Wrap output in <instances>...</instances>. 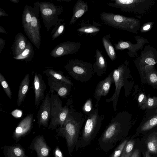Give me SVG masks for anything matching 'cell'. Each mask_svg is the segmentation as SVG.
I'll list each match as a JSON object with an SVG mask.
<instances>
[{"label":"cell","instance_id":"obj_1","mask_svg":"<svg viewBox=\"0 0 157 157\" xmlns=\"http://www.w3.org/2000/svg\"><path fill=\"white\" fill-rule=\"evenodd\" d=\"M87 116L74 108L71 104L67 116L62 126L56 129L57 135L64 138L71 155L76 146L80 130Z\"/></svg>","mask_w":157,"mask_h":157},{"label":"cell","instance_id":"obj_2","mask_svg":"<svg viewBox=\"0 0 157 157\" xmlns=\"http://www.w3.org/2000/svg\"><path fill=\"white\" fill-rule=\"evenodd\" d=\"M130 116L126 111L118 113L113 118L99 140L100 147L104 150H108L114 146L119 140L120 136L129 121Z\"/></svg>","mask_w":157,"mask_h":157},{"label":"cell","instance_id":"obj_3","mask_svg":"<svg viewBox=\"0 0 157 157\" xmlns=\"http://www.w3.org/2000/svg\"><path fill=\"white\" fill-rule=\"evenodd\" d=\"M86 116L82 134L78 142L77 148L85 147L91 143L96 136L105 118L104 115L99 114L98 108H93Z\"/></svg>","mask_w":157,"mask_h":157},{"label":"cell","instance_id":"obj_4","mask_svg":"<svg viewBox=\"0 0 157 157\" xmlns=\"http://www.w3.org/2000/svg\"><path fill=\"white\" fill-rule=\"evenodd\" d=\"M100 16L104 24L112 27L135 34H137L140 31V20L135 17L106 12H101Z\"/></svg>","mask_w":157,"mask_h":157},{"label":"cell","instance_id":"obj_5","mask_svg":"<svg viewBox=\"0 0 157 157\" xmlns=\"http://www.w3.org/2000/svg\"><path fill=\"white\" fill-rule=\"evenodd\" d=\"M107 5L111 7L120 8L124 12L133 13L137 17L149 12L155 5V0H114Z\"/></svg>","mask_w":157,"mask_h":157},{"label":"cell","instance_id":"obj_6","mask_svg":"<svg viewBox=\"0 0 157 157\" xmlns=\"http://www.w3.org/2000/svg\"><path fill=\"white\" fill-rule=\"evenodd\" d=\"M72 98H69L66 105L63 107L62 101L55 94H51V112L49 130H54L61 127L68 114L70 105L72 104Z\"/></svg>","mask_w":157,"mask_h":157},{"label":"cell","instance_id":"obj_7","mask_svg":"<svg viewBox=\"0 0 157 157\" xmlns=\"http://www.w3.org/2000/svg\"><path fill=\"white\" fill-rule=\"evenodd\" d=\"M129 64V61L126 59L123 63L113 71L115 86V91L113 96L109 98L106 99V101L107 102H112L114 112L117 110V105L120 91L123 86L124 88L125 94H126L129 83L128 79L130 75Z\"/></svg>","mask_w":157,"mask_h":157},{"label":"cell","instance_id":"obj_8","mask_svg":"<svg viewBox=\"0 0 157 157\" xmlns=\"http://www.w3.org/2000/svg\"><path fill=\"white\" fill-rule=\"evenodd\" d=\"M93 64L75 59L69 60L64 66L69 74L77 81L86 82L94 74Z\"/></svg>","mask_w":157,"mask_h":157},{"label":"cell","instance_id":"obj_9","mask_svg":"<svg viewBox=\"0 0 157 157\" xmlns=\"http://www.w3.org/2000/svg\"><path fill=\"white\" fill-rule=\"evenodd\" d=\"M39 9L44 27L49 31L57 23L59 16L63 12V7L51 2H39Z\"/></svg>","mask_w":157,"mask_h":157},{"label":"cell","instance_id":"obj_10","mask_svg":"<svg viewBox=\"0 0 157 157\" xmlns=\"http://www.w3.org/2000/svg\"><path fill=\"white\" fill-rule=\"evenodd\" d=\"M39 2H35L33 7L31 6L32 16L29 37L38 49L40 48L41 43L40 29L41 26L39 19L40 13Z\"/></svg>","mask_w":157,"mask_h":157},{"label":"cell","instance_id":"obj_11","mask_svg":"<svg viewBox=\"0 0 157 157\" xmlns=\"http://www.w3.org/2000/svg\"><path fill=\"white\" fill-rule=\"evenodd\" d=\"M136 43L133 44L129 41H125L120 40L117 43L114 44L115 48L117 51H122L127 49L128 52L127 54L131 58L138 57L137 52L142 49L144 46L149 42L147 39L138 35L135 36Z\"/></svg>","mask_w":157,"mask_h":157},{"label":"cell","instance_id":"obj_12","mask_svg":"<svg viewBox=\"0 0 157 157\" xmlns=\"http://www.w3.org/2000/svg\"><path fill=\"white\" fill-rule=\"evenodd\" d=\"M134 62L139 71L146 65L154 66L157 63V50L153 46H145Z\"/></svg>","mask_w":157,"mask_h":157},{"label":"cell","instance_id":"obj_13","mask_svg":"<svg viewBox=\"0 0 157 157\" xmlns=\"http://www.w3.org/2000/svg\"><path fill=\"white\" fill-rule=\"evenodd\" d=\"M51 112V94L49 91L42 102L37 115L38 126L48 127Z\"/></svg>","mask_w":157,"mask_h":157},{"label":"cell","instance_id":"obj_14","mask_svg":"<svg viewBox=\"0 0 157 157\" xmlns=\"http://www.w3.org/2000/svg\"><path fill=\"white\" fill-rule=\"evenodd\" d=\"M81 44L78 42L65 41L56 46L51 51L50 55L54 58L59 57L76 53L80 49Z\"/></svg>","mask_w":157,"mask_h":157},{"label":"cell","instance_id":"obj_15","mask_svg":"<svg viewBox=\"0 0 157 157\" xmlns=\"http://www.w3.org/2000/svg\"><path fill=\"white\" fill-rule=\"evenodd\" d=\"M33 116L30 114L19 122L12 134V138L16 142L29 134L33 127Z\"/></svg>","mask_w":157,"mask_h":157},{"label":"cell","instance_id":"obj_16","mask_svg":"<svg viewBox=\"0 0 157 157\" xmlns=\"http://www.w3.org/2000/svg\"><path fill=\"white\" fill-rule=\"evenodd\" d=\"M113 83L114 80L113 71L111 72L105 79L98 82L97 85L93 96L96 100L95 107H98L101 97H105L108 94L111 85Z\"/></svg>","mask_w":157,"mask_h":157},{"label":"cell","instance_id":"obj_17","mask_svg":"<svg viewBox=\"0 0 157 157\" xmlns=\"http://www.w3.org/2000/svg\"><path fill=\"white\" fill-rule=\"evenodd\" d=\"M28 148L35 151L37 157H48L51 150L43 135L36 136L32 140Z\"/></svg>","mask_w":157,"mask_h":157},{"label":"cell","instance_id":"obj_18","mask_svg":"<svg viewBox=\"0 0 157 157\" xmlns=\"http://www.w3.org/2000/svg\"><path fill=\"white\" fill-rule=\"evenodd\" d=\"M34 91V105L37 107L44 99V93L46 89V84L42 75L35 73L33 79Z\"/></svg>","mask_w":157,"mask_h":157},{"label":"cell","instance_id":"obj_19","mask_svg":"<svg viewBox=\"0 0 157 157\" xmlns=\"http://www.w3.org/2000/svg\"><path fill=\"white\" fill-rule=\"evenodd\" d=\"M51 94L55 92L56 94L62 99L66 98L70 94L72 86L62 82L48 79Z\"/></svg>","mask_w":157,"mask_h":157},{"label":"cell","instance_id":"obj_20","mask_svg":"<svg viewBox=\"0 0 157 157\" xmlns=\"http://www.w3.org/2000/svg\"><path fill=\"white\" fill-rule=\"evenodd\" d=\"M78 24L79 27L77 29L78 35L95 36L101 30V25L98 23L91 22L88 20L83 19Z\"/></svg>","mask_w":157,"mask_h":157},{"label":"cell","instance_id":"obj_21","mask_svg":"<svg viewBox=\"0 0 157 157\" xmlns=\"http://www.w3.org/2000/svg\"><path fill=\"white\" fill-rule=\"evenodd\" d=\"M95 57V62L93 64V71L97 75L101 76L105 73L107 67V62L102 52L97 49Z\"/></svg>","mask_w":157,"mask_h":157},{"label":"cell","instance_id":"obj_22","mask_svg":"<svg viewBox=\"0 0 157 157\" xmlns=\"http://www.w3.org/2000/svg\"><path fill=\"white\" fill-rule=\"evenodd\" d=\"M4 157H28L25 150L20 144L6 145L1 147Z\"/></svg>","mask_w":157,"mask_h":157},{"label":"cell","instance_id":"obj_23","mask_svg":"<svg viewBox=\"0 0 157 157\" xmlns=\"http://www.w3.org/2000/svg\"><path fill=\"white\" fill-rule=\"evenodd\" d=\"M139 71L148 84L157 88V71L154 66H145Z\"/></svg>","mask_w":157,"mask_h":157},{"label":"cell","instance_id":"obj_24","mask_svg":"<svg viewBox=\"0 0 157 157\" xmlns=\"http://www.w3.org/2000/svg\"><path fill=\"white\" fill-rule=\"evenodd\" d=\"M28 41L22 33L20 32L16 35L11 48L13 56H16L23 52L27 44Z\"/></svg>","mask_w":157,"mask_h":157},{"label":"cell","instance_id":"obj_25","mask_svg":"<svg viewBox=\"0 0 157 157\" xmlns=\"http://www.w3.org/2000/svg\"><path fill=\"white\" fill-rule=\"evenodd\" d=\"M88 10L87 2L82 0H78L73 8V14L69 22L71 25L86 12Z\"/></svg>","mask_w":157,"mask_h":157},{"label":"cell","instance_id":"obj_26","mask_svg":"<svg viewBox=\"0 0 157 157\" xmlns=\"http://www.w3.org/2000/svg\"><path fill=\"white\" fill-rule=\"evenodd\" d=\"M43 73L46 75L47 79L59 81L70 84L72 86H73V83L68 77L64 75L62 71L47 68L44 71Z\"/></svg>","mask_w":157,"mask_h":157},{"label":"cell","instance_id":"obj_27","mask_svg":"<svg viewBox=\"0 0 157 157\" xmlns=\"http://www.w3.org/2000/svg\"><path fill=\"white\" fill-rule=\"evenodd\" d=\"M30 83V75L27 74L21 81L19 86L17 104L19 106L24 101L27 93Z\"/></svg>","mask_w":157,"mask_h":157},{"label":"cell","instance_id":"obj_28","mask_svg":"<svg viewBox=\"0 0 157 157\" xmlns=\"http://www.w3.org/2000/svg\"><path fill=\"white\" fill-rule=\"evenodd\" d=\"M31 6L26 5L24 7L22 16V26L24 31L29 38L32 19Z\"/></svg>","mask_w":157,"mask_h":157},{"label":"cell","instance_id":"obj_29","mask_svg":"<svg viewBox=\"0 0 157 157\" xmlns=\"http://www.w3.org/2000/svg\"><path fill=\"white\" fill-rule=\"evenodd\" d=\"M34 53L33 47L30 42L28 41L27 44L23 52L18 55L13 57L15 60L29 62L32 60L34 57Z\"/></svg>","mask_w":157,"mask_h":157},{"label":"cell","instance_id":"obj_30","mask_svg":"<svg viewBox=\"0 0 157 157\" xmlns=\"http://www.w3.org/2000/svg\"><path fill=\"white\" fill-rule=\"evenodd\" d=\"M111 36L109 34L103 36L102 42L106 52L112 61H114L117 58V55L115 49L110 41Z\"/></svg>","mask_w":157,"mask_h":157},{"label":"cell","instance_id":"obj_31","mask_svg":"<svg viewBox=\"0 0 157 157\" xmlns=\"http://www.w3.org/2000/svg\"><path fill=\"white\" fill-rule=\"evenodd\" d=\"M66 24V22L64 19H59L56 25L53 26L51 32L52 40H54L62 34L65 29Z\"/></svg>","mask_w":157,"mask_h":157},{"label":"cell","instance_id":"obj_32","mask_svg":"<svg viewBox=\"0 0 157 157\" xmlns=\"http://www.w3.org/2000/svg\"><path fill=\"white\" fill-rule=\"evenodd\" d=\"M147 146L149 152L157 153V136L155 135H153L148 138Z\"/></svg>","mask_w":157,"mask_h":157},{"label":"cell","instance_id":"obj_33","mask_svg":"<svg viewBox=\"0 0 157 157\" xmlns=\"http://www.w3.org/2000/svg\"><path fill=\"white\" fill-rule=\"evenodd\" d=\"M134 142L132 140L127 141L120 157H130L132 153Z\"/></svg>","mask_w":157,"mask_h":157},{"label":"cell","instance_id":"obj_34","mask_svg":"<svg viewBox=\"0 0 157 157\" xmlns=\"http://www.w3.org/2000/svg\"><path fill=\"white\" fill-rule=\"evenodd\" d=\"M157 125V115L148 120L142 126L141 130L145 131L148 130Z\"/></svg>","mask_w":157,"mask_h":157},{"label":"cell","instance_id":"obj_35","mask_svg":"<svg viewBox=\"0 0 157 157\" xmlns=\"http://www.w3.org/2000/svg\"><path fill=\"white\" fill-rule=\"evenodd\" d=\"M0 82L7 96L10 99H11L12 98V94L10 88L6 79L1 73H0Z\"/></svg>","mask_w":157,"mask_h":157},{"label":"cell","instance_id":"obj_36","mask_svg":"<svg viewBox=\"0 0 157 157\" xmlns=\"http://www.w3.org/2000/svg\"><path fill=\"white\" fill-rule=\"evenodd\" d=\"M147 97L143 93L140 94L138 97V102L140 109H147Z\"/></svg>","mask_w":157,"mask_h":157},{"label":"cell","instance_id":"obj_37","mask_svg":"<svg viewBox=\"0 0 157 157\" xmlns=\"http://www.w3.org/2000/svg\"><path fill=\"white\" fill-rule=\"evenodd\" d=\"M92 99L89 98L86 101L82 107V110L85 115H87L93 109Z\"/></svg>","mask_w":157,"mask_h":157},{"label":"cell","instance_id":"obj_38","mask_svg":"<svg viewBox=\"0 0 157 157\" xmlns=\"http://www.w3.org/2000/svg\"><path fill=\"white\" fill-rule=\"evenodd\" d=\"M127 141V140H124L118 146L110 157H120Z\"/></svg>","mask_w":157,"mask_h":157},{"label":"cell","instance_id":"obj_39","mask_svg":"<svg viewBox=\"0 0 157 157\" xmlns=\"http://www.w3.org/2000/svg\"><path fill=\"white\" fill-rule=\"evenodd\" d=\"M147 98V109H153L157 107V97H148Z\"/></svg>","mask_w":157,"mask_h":157},{"label":"cell","instance_id":"obj_40","mask_svg":"<svg viewBox=\"0 0 157 157\" xmlns=\"http://www.w3.org/2000/svg\"><path fill=\"white\" fill-rule=\"evenodd\" d=\"M154 23L152 21L147 22L144 24L140 27V31L141 33H144L149 31L152 28Z\"/></svg>","mask_w":157,"mask_h":157},{"label":"cell","instance_id":"obj_41","mask_svg":"<svg viewBox=\"0 0 157 157\" xmlns=\"http://www.w3.org/2000/svg\"><path fill=\"white\" fill-rule=\"evenodd\" d=\"M53 151L54 157H63L62 153L59 147H56Z\"/></svg>","mask_w":157,"mask_h":157},{"label":"cell","instance_id":"obj_42","mask_svg":"<svg viewBox=\"0 0 157 157\" xmlns=\"http://www.w3.org/2000/svg\"><path fill=\"white\" fill-rule=\"evenodd\" d=\"M22 112L19 110H16L13 111L12 113V115H14L13 116L15 117H20L21 115Z\"/></svg>","mask_w":157,"mask_h":157},{"label":"cell","instance_id":"obj_43","mask_svg":"<svg viewBox=\"0 0 157 157\" xmlns=\"http://www.w3.org/2000/svg\"><path fill=\"white\" fill-rule=\"evenodd\" d=\"M6 42L5 40L1 38H0V53H1L3 48L4 47Z\"/></svg>","mask_w":157,"mask_h":157},{"label":"cell","instance_id":"obj_44","mask_svg":"<svg viewBox=\"0 0 157 157\" xmlns=\"http://www.w3.org/2000/svg\"><path fill=\"white\" fill-rule=\"evenodd\" d=\"M130 157H140V151L138 149H136L132 153Z\"/></svg>","mask_w":157,"mask_h":157},{"label":"cell","instance_id":"obj_45","mask_svg":"<svg viewBox=\"0 0 157 157\" xmlns=\"http://www.w3.org/2000/svg\"><path fill=\"white\" fill-rule=\"evenodd\" d=\"M8 15L6 13V12L1 8H0V17H6L8 16Z\"/></svg>","mask_w":157,"mask_h":157},{"label":"cell","instance_id":"obj_46","mask_svg":"<svg viewBox=\"0 0 157 157\" xmlns=\"http://www.w3.org/2000/svg\"><path fill=\"white\" fill-rule=\"evenodd\" d=\"M0 33H3L5 34H7V33L6 31L5 30V29L2 27L1 26H0Z\"/></svg>","mask_w":157,"mask_h":157},{"label":"cell","instance_id":"obj_47","mask_svg":"<svg viewBox=\"0 0 157 157\" xmlns=\"http://www.w3.org/2000/svg\"><path fill=\"white\" fill-rule=\"evenodd\" d=\"M11 2L16 4L18 3L19 2V0H9Z\"/></svg>","mask_w":157,"mask_h":157},{"label":"cell","instance_id":"obj_48","mask_svg":"<svg viewBox=\"0 0 157 157\" xmlns=\"http://www.w3.org/2000/svg\"><path fill=\"white\" fill-rule=\"evenodd\" d=\"M144 157H151L148 151L146 152Z\"/></svg>","mask_w":157,"mask_h":157},{"label":"cell","instance_id":"obj_49","mask_svg":"<svg viewBox=\"0 0 157 157\" xmlns=\"http://www.w3.org/2000/svg\"><path fill=\"white\" fill-rule=\"evenodd\" d=\"M56 0V1H67V2H69V1H70L71 0Z\"/></svg>","mask_w":157,"mask_h":157},{"label":"cell","instance_id":"obj_50","mask_svg":"<svg viewBox=\"0 0 157 157\" xmlns=\"http://www.w3.org/2000/svg\"><path fill=\"white\" fill-rule=\"evenodd\" d=\"M155 113H157V109H156V110L155 111Z\"/></svg>","mask_w":157,"mask_h":157},{"label":"cell","instance_id":"obj_51","mask_svg":"<svg viewBox=\"0 0 157 157\" xmlns=\"http://www.w3.org/2000/svg\"></svg>","mask_w":157,"mask_h":157}]
</instances>
